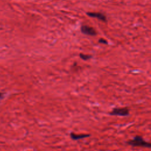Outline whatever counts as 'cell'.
Masks as SVG:
<instances>
[{
    "label": "cell",
    "instance_id": "cell-1",
    "mask_svg": "<svg viewBox=\"0 0 151 151\" xmlns=\"http://www.w3.org/2000/svg\"><path fill=\"white\" fill-rule=\"evenodd\" d=\"M127 144L133 147H142L151 148V143L146 141L141 136H135L134 139L126 142Z\"/></svg>",
    "mask_w": 151,
    "mask_h": 151
},
{
    "label": "cell",
    "instance_id": "cell-2",
    "mask_svg": "<svg viewBox=\"0 0 151 151\" xmlns=\"http://www.w3.org/2000/svg\"><path fill=\"white\" fill-rule=\"evenodd\" d=\"M129 113L130 110L128 107H115L109 113V115L111 116L126 117L129 115Z\"/></svg>",
    "mask_w": 151,
    "mask_h": 151
},
{
    "label": "cell",
    "instance_id": "cell-3",
    "mask_svg": "<svg viewBox=\"0 0 151 151\" xmlns=\"http://www.w3.org/2000/svg\"><path fill=\"white\" fill-rule=\"evenodd\" d=\"M81 31L83 34L89 35L94 36L97 34L96 31L94 30L93 27H91L90 26H86V25H83L82 26Z\"/></svg>",
    "mask_w": 151,
    "mask_h": 151
},
{
    "label": "cell",
    "instance_id": "cell-4",
    "mask_svg": "<svg viewBox=\"0 0 151 151\" xmlns=\"http://www.w3.org/2000/svg\"><path fill=\"white\" fill-rule=\"evenodd\" d=\"M87 14L92 18H96L99 19V20L103 21V22H106L107 21V18L106 17L105 14L100 13V12H87Z\"/></svg>",
    "mask_w": 151,
    "mask_h": 151
},
{
    "label": "cell",
    "instance_id": "cell-5",
    "mask_svg": "<svg viewBox=\"0 0 151 151\" xmlns=\"http://www.w3.org/2000/svg\"><path fill=\"white\" fill-rule=\"evenodd\" d=\"M90 136V135L89 134H76L74 133V132H71L70 134V136L71 138V139L74 140V141H78V140H80L82 139H85L86 138H88Z\"/></svg>",
    "mask_w": 151,
    "mask_h": 151
},
{
    "label": "cell",
    "instance_id": "cell-6",
    "mask_svg": "<svg viewBox=\"0 0 151 151\" xmlns=\"http://www.w3.org/2000/svg\"><path fill=\"white\" fill-rule=\"evenodd\" d=\"M80 58L84 60H87L89 59H90L91 56L89 55H86V54H80Z\"/></svg>",
    "mask_w": 151,
    "mask_h": 151
},
{
    "label": "cell",
    "instance_id": "cell-7",
    "mask_svg": "<svg viewBox=\"0 0 151 151\" xmlns=\"http://www.w3.org/2000/svg\"><path fill=\"white\" fill-rule=\"evenodd\" d=\"M99 42L100 43L105 44H108L107 41L106 40H105V39H99Z\"/></svg>",
    "mask_w": 151,
    "mask_h": 151
},
{
    "label": "cell",
    "instance_id": "cell-8",
    "mask_svg": "<svg viewBox=\"0 0 151 151\" xmlns=\"http://www.w3.org/2000/svg\"><path fill=\"white\" fill-rule=\"evenodd\" d=\"M2 96H3V94L1 93H0V98L2 97Z\"/></svg>",
    "mask_w": 151,
    "mask_h": 151
}]
</instances>
